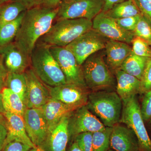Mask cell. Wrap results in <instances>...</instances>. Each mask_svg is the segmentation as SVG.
Returning a JSON list of instances; mask_svg holds the SVG:
<instances>
[{
	"label": "cell",
	"mask_w": 151,
	"mask_h": 151,
	"mask_svg": "<svg viewBox=\"0 0 151 151\" xmlns=\"http://www.w3.org/2000/svg\"><path fill=\"white\" fill-rule=\"evenodd\" d=\"M7 134V129L6 126L0 124V151L2 150L5 145Z\"/></svg>",
	"instance_id": "f35d334b"
},
{
	"label": "cell",
	"mask_w": 151,
	"mask_h": 151,
	"mask_svg": "<svg viewBox=\"0 0 151 151\" xmlns=\"http://www.w3.org/2000/svg\"><path fill=\"white\" fill-rule=\"evenodd\" d=\"M92 29V21L87 19H63L57 21L41 40L49 46L65 47Z\"/></svg>",
	"instance_id": "277c9868"
},
{
	"label": "cell",
	"mask_w": 151,
	"mask_h": 151,
	"mask_svg": "<svg viewBox=\"0 0 151 151\" xmlns=\"http://www.w3.org/2000/svg\"><path fill=\"white\" fill-rule=\"evenodd\" d=\"M132 52L139 56L151 58V46L142 39L135 36L132 41Z\"/></svg>",
	"instance_id": "f546056e"
},
{
	"label": "cell",
	"mask_w": 151,
	"mask_h": 151,
	"mask_svg": "<svg viewBox=\"0 0 151 151\" xmlns=\"http://www.w3.org/2000/svg\"><path fill=\"white\" fill-rule=\"evenodd\" d=\"M86 105L105 127H113L120 123L123 101L117 92L111 90L91 92Z\"/></svg>",
	"instance_id": "7a4b0ae2"
},
{
	"label": "cell",
	"mask_w": 151,
	"mask_h": 151,
	"mask_svg": "<svg viewBox=\"0 0 151 151\" xmlns=\"http://www.w3.org/2000/svg\"><path fill=\"white\" fill-rule=\"evenodd\" d=\"M66 151H81L78 145L75 141H73L71 143L69 147L67 149Z\"/></svg>",
	"instance_id": "b9f144b4"
},
{
	"label": "cell",
	"mask_w": 151,
	"mask_h": 151,
	"mask_svg": "<svg viewBox=\"0 0 151 151\" xmlns=\"http://www.w3.org/2000/svg\"><path fill=\"white\" fill-rule=\"evenodd\" d=\"M3 63L9 72L23 73L27 70L30 57L16 44L11 42L0 48Z\"/></svg>",
	"instance_id": "9a60e30c"
},
{
	"label": "cell",
	"mask_w": 151,
	"mask_h": 151,
	"mask_svg": "<svg viewBox=\"0 0 151 151\" xmlns=\"http://www.w3.org/2000/svg\"><path fill=\"white\" fill-rule=\"evenodd\" d=\"M107 65L115 72L132 53V47L129 44L109 39L105 45Z\"/></svg>",
	"instance_id": "d6986e66"
},
{
	"label": "cell",
	"mask_w": 151,
	"mask_h": 151,
	"mask_svg": "<svg viewBox=\"0 0 151 151\" xmlns=\"http://www.w3.org/2000/svg\"><path fill=\"white\" fill-rule=\"evenodd\" d=\"M27 84L25 105L27 108H40L51 98L48 86L37 76L32 68L24 73Z\"/></svg>",
	"instance_id": "8fae6325"
},
{
	"label": "cell",
	"mask_w": 151,
	"mask_h": 151,
	"mask_svg": "<svg viewBox=\"0 0 151 151\" xmlns=\"http://www.w3.org/2000/svg\"><path fill=\"white\" fill-rule=\"evenodd\" d=\"M0 6H1V5H0Z\"/></svg>",
	"instance_id": "816d5d0a"
},
{
	"label": "cell",
	"mask_w": 151,
	"mask_h": 151,
	"mask_svg": "<svg viewBox=\"0 0 151 151\" xmlns=\"http://www.w3.org/2000/svg\"><path fill=\"white\" fill-rule=\"evenodd\" d=\"M148 43L151 46V42H148Z\"/></svg>",
	"instance_id": "f907efd6"
},
{
	"label": "cell",
	"mask_w": 151,
	"mask_h": 151,
	"mask_svg": "<svg viewBox=\"0 0 151 151\" xmlns=\"http://www.w3.org/2000/svg\"><path fill=\"white\" fill-rule=\"evenodd\" d=\"M105 13L108 16L114 19L137 16L142 14L134 0H126L116 4Z\"/></svg>",
	"instance_id": "cb8c5ba5"
},
{
	"label": "cell",
	"mask_w": 151,
	"mask_h": 151,
	"mask_svg": "<svg viewBox=\"0 0 151 151\" xmlns=\"http://www.w3.org/2000/svg\"><path fill=\"white\" fill-rule=\"evenodd\" d=\"M58 11V7L50 8L42 5L25 11L14 42L29 56L37 40L51 27Z\"/></svg>",
	"instance_id": "6da1fadb"
},
{
	"label": "cell",
	"mask_w": 151,
	"mask_h": 151,
	"mask_svg": "<svg viewBox=\"0 0 151 151\" xmlns=\"http://www.w3.org/2000/svg\"><path fill=\"white\" fill-rule=\"evenodd\" d=\"M112 127L92 133V151H108L110 148Z\"/></svg>",
	"instance_id": "83f0119b"
},
{
	"label": "cell",
	"mask_w": 151,
	"mask_h": 151,
	"mask_svg": "<svg viewBox=\"0 0 151 151\" xmlns=\"http://www.w3.org/2000/svg\"><path fill=\"white\" fill-rule=\"evenodd\" d=\"M105 127L86 105L81 106L72 112L69 116L68 126L69 142H73L76 137L81 133H93L105 129Z\"/></svg>",
	"instance_id": "9c48e42d"
},
{
	"label": "cell",
	"mask_w": 151,
	"mask_h": 151,
	"mask_svg": "<svg viewBox=\"0 0 151 151\" xmlns=\"http://www.w3.org/2000/svg\"><path fill=\"white\" fill-rule=\"evenodd\" d=\"M110 148L116 151H140L134 133L127 126L120 123L112 127Z\"/></svg>",
	"instance_id": "e0dca14e"
},
{
	"label": "cell",
	"mask_w": 151,
	"mask_h": 151,
	"mask_svg": "<svg viewBox=\"0 0 151 151\" xmlns=\"http://www.w3.org/2000/svg\"><path fill=\"white\" fill-rule=\"evenodd\" d=\"M135 36L142 39L147 42H151V21L142 14L134 31Z\"/></svg>",
	"instance_id": "f1b7e54d"
},
{
	"label": "cell",
	"mask_w": 151,
	"mask_h": 151,
	"mask_svg": "<svg viewBox=\"0 0 151 151\" xmlns=\"http://www.w3.org/2000/svg\"><path fill=\"white\" fill-rule=\"evenodd\" d=\"M9 1L20 3L28 10L35 7L42 5L44 0H9Z\"/></svg>",
	"instance_id": "74e56055"
},
{
	"label": "cell",
	"mask_w": 151,
	"mask_h": 151,
	"mask_svg": "<svg viewBox=\"0 0 151 151\" xmlns=\"http://www.w3.org/2000/svg\"><path fill=\"white\" fill-rule=\"evenodd\" d=\"M47 86L51 98L78 108L86 105L91 92L87 87L73 84L66 83L54 87Z\"/></svg>",
	"instance_id": "5bb4252c"
},
{
	"label": "cell",
	"mask_w": 151,
	"mask_h": 151,
	"mask_svg": "<svg viewBox=\"0 0 151 151\" xmlns=\"http://www.w3.org/2000/svg\"><path fill=\"white\" fill-rule=\"evenodd\" d=\"M114 72L117 82L116 92L122 101L141 94V80L120 69Z\"/></svg>",
	"instance_id": "ffe728a7"
},
{
	"label": "cell",
	"mask_w": 151,
	"mask_h": 151,
	"mask_svg": "<svg viewBox=\"0 0 151 151\" xmlns=\"http://www.w3.org/2000/svg\"><path fill=\"white\" fill-rule=\"evenodd\" d=\"M25 11L14 20L0 26V48L11 43L13 40L15 39Z\"/></svg>",
	"instance_id": "d4e9b609"
},
{
	"label": "cell",
	"mask_w": 151,
	"mask_h": 151,
	"mask_svg": "<svg viewBox=\"0 0 151 151\" xmlns=\"http://www.w3.org/2000/svg\"><path fill=\"white\" fill-rule=\"evenodd\" d=\"M123 101L120 123L125 124L134 133L140 151H151V140L141 113L140 105L136 96Z\"/></svg>",
	"instance_id": "8992f818"
},
{
	"label": "cell",
	"mask_w": 151,
	"mask_h": 151,
	"mask_svg": "<svg viewBox=\"0 0 151 151\" xmlns=\"http://www.w3.org/2000/svg\"><path fill=\"white\" fill-rule=\"evenodd\" d=\"M81 67L86 86L92 92L111 90L116 86V79L101 53L89 57Z\"/></svg>",
	"instance_id": "5b68a950"
},
{
	"label": "cell",
	"mask_w": 151,
	"mask_h": 151,
	"mask_svg": "<svg viewBox=\"0 0 151 151\" xmlns=\"http://www.w3.org/2000/svg\"><path fill=\"white\" fill-rule=\"evenodd\" d=\"M32 68L47 86L54 87L66 84L65 75L50 50V46L41 42L36 44L30 56Z\"/></svg>",
	"instance_id": "3957f363"
},
{
	"label": "cell",
	"mask_w": 151,
	"mask_h": 151,
	"mask_svg": "<svg viewBox=\"0 0 151 151\" xmlns=\"http://www.w3.org/2000/svg\"><path fill=\"white\" fill-rule=\"evenodd\" d=\"M6 87L10 89L17 94L24 103L27 84L24 73L9 72L6 81Z\"/></svg>",
	"instance_id": "4316f807"
},
{
	"label": "cell",
	"mask_w": 151,
	"mask_h": 151,
	"mask_svg": "<svg viewBox=\"0 0 151 151\" xmlns=\"http://www.w3.org/2000/svg\"><path fill=\"white\" fill-rule=\"evenodd\" d=\"M62 1V0H44L42 6L50 8H57L58 7Z\"/></svg>",
	"instance_id": "60d3db41"
},
{
	"label": "cell",
	"mask_w": 151,
	"mask_h": 151,
	"mask_svg": "<svg viewBox=\"0 0 151 151\" xmlns=\"http://www.w3.org/2000/svg\"><path fill=\"white\" fill-rule=\"evenodd\" d=\"M142 105L141 113L145 123L151 124V89L144 93Z\"/></svg>",
	"instance_id": "4dcf8cb0"
},
{
	"label": "cell",
	"mask_w": 151,
	"mask_h": 151,
	"mask_svg": "<svg viewBox=\"0 0 151 151\" xmlns=\"http://www.w3.org/2000/svg\"><path fill=\"white\" fill-rule=\"evenodd\" d=\"M50 50L64 73L66 83L87 87L81 65L71 52L65 47L55 46H50Z\"/></svg>",
	"instance_id": "30bf717a"
},
{
	"label": "cell",
	"mask_w": 151,
	"mask_h": 151,
	"mask_svg": "<svg viewBox=\"0 0 151 151\" xmlns=\"http://www.w3.org/2000/svg\"><path fill=\"white\" fill-rule=\"evenodd\" d=\"M9 1V0H0V5Z\"/></svg>",
	"instance_id": "bcb514c9"
},
{
	"label": "cell",
	"mask_w": 151,
	"mask_h": 151,
	"mask_svg": "<svg viewBox=\"0 0 151 151\" xmlns=\"http://www.w3.org/2000/svg\"><path fill=\"white\" fill-rule=\"evenodd\" d=\"M78 108L76 106L66 105L52 98L41 108L47 121L50 131L54 129L63 117L72 113Z\"/></svg>",
	"instance_id": "44dd1931"
},
{
	"label": "cell",
	"mask_w": 151,
	"mask_h": 151,
	"mask_svg": "<svg viewBox=\"0 0 151 151\" xmlns=\"http://www.w3.org/2000/svg\"><path fill=\"white\" fill-rule=\"evenodd\" d=\"M108 151H116L114 150H113V149L110 148V149H109V150H108Z\"/></svg>",
	"instance_id": "c3c4849f"
},
{
	"label": "cell",
	"mask_w": 151,
	"mask_h": 151,
	"mask_svg": "<svg viewBox=\"0 0 151 151\" xmlns=\"http://www.w3.org/2000/svg\"><path fill=\"white\" fill-rule=\"evenodd\" d=\"M1 94L6 112L23 117L27 108L19 95L6 87L3 89Z\"/></svg>",
	"instance_id": "7402d4cb"
},
{
	"label": "cell",
	"mask_w": 151,
	"mask_h": 151,
	"mask_svg": "<svg viewBox=\"0 0 151 151\" xmlns=\"http://www.w3.org/2000/svg\"><path fill=\"white\" fill-rule=\"evenodd\" d=\"M108 39L93 28L65 47L81 65L89 57L105 48Z\"/></svg>",
	"instance_id": "ba28073f"
},
{
	"label": "cell",
	"mask_w": 151,
	"mask_h": 151,
	"mask_svg": "<svg viewBox=\"0 0 151 151\" xmlns=\"http://www.w3.org/2000/svg\"><path fill=\"white\" fill-rule=\"evenodd\" d=\"M92 28L108 39L132 43L135 37L134 32L120 27L116 20L101 12L92 21Z\"/></svg>",
	"instance_id": "4fadbf2b"
},
{
	"label": "cell",
	"mask_w": 151,
	"mask_h": 151,
	"mask_svg": "<svg viewBox=\"0 0 151 151\" xmlns=\"http://www.w3.org/2000/svg\"><path fill=\"white\" fill-rule=\"evenodd\" d=\"M142 15L115 19L119 26L122 29L128 31L134 32L138 21Z\"/></svg>",
	"instance_id": "836d02e7"
},
{
	"label": "cell",
	"mask_w": 151,
	"mask_h": 151,
	"mask_svg": "<svg viewBox=\"0 0 151 151\" xmlns=\"http://www.w3.org/2000/svg\"><path fill=\"white\" fill-rule=\"evenodd\" d=\"M143 15L151 21V0H134Z\"/></svg>",
	"instance_id": "d590c367"
},
{
	"label": "cell",
	"mask_w": 151,
	"mask_h": 151,
	"mask_svg": "<svg viewBox=\"0 0 151 151\" xmlns=\"http://www.w3.org/2000/svg\"><path fill=\"white\" fill-rule=\"evenodd\" d=\"M151 89V58H148L141 80V94Z\"/></svg>",
	"instance_id": "d6a6232c"
},
{
	"label": "cell",
	"mask_w": 151,
	"mask_h": 151,
	"mask_svg": "<svg viewBox=\"0 0 151 151\" xmlns=\"http://www.w3.org/2000/svg\"><path fill=\"white\" fill-rule=\"evenodd\" d=\"M3 115L6 119V127L8 131L5 144L16 141L27 145L31 148L37 147L28 136L22 117L7 112Z\"/></svg>",
	"instance_id": "ac0fdd59"
},
{
	"label": "cell",
	"mask_w": 151,
	"mask_h": 151,
	"mask_svg": "<svg viewBox=\"0 0 151 151\" xmlns=\"http://www.w3.org/2000/svg\"><path fill=\"white\" fill-rule=\"evenodd\" d=\"M31 148L24 143L13 141L5 144L2 151H29Z\"/></svg>",
	"instance_id": "e575fe53"
},
{
	"label": "cell",
	"mask_w": 151,
	"mask_h": 151,
	"mask_svg": "<svg viewBox=\"0 0 151 151\" xmlns=\"http://www.w3.org/2000/svg\"><path fill=\"white\" fill-rule=\"evenodd\" d=\"M148 58L137 55L132 52L123 63L120 69L141 81Z\"/></svg>",
	"instance_id": "603a6c76"
},
{
	"label": "cell",
	"mask_w": 151,
	"mask_h": 151,
	"mask_svg": "<svg viewBox=\"0 0 151 151\" xmlns=\"http://www.w3.org/2000/svg\"><path fill=\"white\" fill-rule=\"evenodd\" d=\"M2 57V56H1V50H0V58H1Z\"/></svg>",
	"instance_id": "681fc988"
},
{
	"label": "cell",
	"mask_w": 151,
	"mask_h": 151,
	"mask_svg": "<svg viewBox=\"0 0 151 151\" xmlns=\"http://www.w3.org/2000/svg\"><path fill=\"white\" fill-rule=\"evenodd\" d=\"M73 141L81 151H92V133L85 132L77 135Z\"/></svg>",
	"instance_id": "1f68e13d"
},
{
	"label": "cell",
	"mask_w": 151,
	"mask_h": 151,
	"mask_svg": "<svg viewBox=\"0 0 151 151\" xmlns=\"http://www.w3.org/2000/svg\"><path fill=\"white\" fill-rule=\"evenodd\" d=\"M70 114L63 117L56 127L50 131L43 142L38 147L42 151H66L69 142L68 126Z\"/></svg>",
	"instance_id": "2e32d148"
},
{
	"label": "cell",
	"mask_w": 151,
	"mask_h": 151,
	"mask_svg": "<svg viewBox=\"0 0 151 151\" xmlns=\"http://www.w3.org/2000/svg\"><path fill=\"white\" fill-rule=\"evenodd\" d=\"M103 0H72L62 1L58 6L57 21L63 19H85L92 21L101 12Z\"/></svg>",
	"instance_id": "52a82bcc"
},
{
	"label": "cell",
	"mask_w": 151,
	"mask_h": 151,
	"mask_svg": "<svg viewBox=\"0 0 151 151\" xmlns=\"http://www.w3.org/2000/svg\"><path fill=\"white\" fill-rule=\"evenodd\" d=\"M23 118L26 131L30 139L37 147H40L50 132L42 109L27 108Z\"/></svg>",
	"instance_id": "7c38bea8"
},
{
	"label": "cell",
	"mask_w": 151,
	"mask_h": 151,
	"mask_svg": "<svg viewBox=\"0 0 151 151\" xmlns=\"http://www.w3.org/2000/svg\"><path fill=\"white\" fill-rule=\"evenodd\" d=\"M0 124H2L6 127V120L3 114H0Z\"/></svg>",
	"instance_id": "ee69618b"
},
{
	"label": "cell",
	"mask_w": 151,
	"mask_h": 151,
	"mask_svg": "<svg viewBox=\"0 0 151 151\" xmlns=\"http://www.w3.org/2000/svg\"><path fill=\"white\" fill-rule=\"evenodd\" d=\"M4 108L3 106L2 101V96L1 93L0 94V114H4L5 113Z\"/></svg>",
	"instance_id": "7bdbcfd3"
},
{
	"label": "cell",
	"mask_w": 151,
	"mask_h": 151,
	"mask_svg": "<svg viewBox=\"0 0 151 151\" xmlns=\"http://www.w3.org/2000/svg\"><path fill=\"white\" fill-rule=\"evenodd\" d=\"M29 151H42V150L40 148L37 147V148H31Z\"/></svg>",
	"instance_id": "f6af8a7d"
},
{
	"label": "cell",
	"mask_w": 151,
	"mask_h": 151,
	"mask_svg": "<svg viewBox=\"0 0 151 151\" xmlns=\"http://www.w3.org/2000/svg\"><path fill=\"white\" fill-rule=\"evenodd\" d=\"M27 10L20 3L9 1L0 6V26L13 21Z\"/></svg>",
	"instance_id": "484cf974"
},
{
	"label": "cell",
	"mask_w": 151,
	"mask_h": 151,
	"mask_svg": "<svg viewBox=\"0 0 151 151\" xmlns=\"http://www.w3.org/2000/svg\"><path fill=\"white\" fill-rule=\"evenodd\" d=\"M9 71L6 68L3 63L2 58H0V94L6 87V81Z\"/></svg>",
	"instance_id": "8d00e7d4"
},
{
	"label": "cell",
	"mask_w": 151,
	"mask_h": 151,
	"mask_svg": "<svg viewBox=\"0 0 151 151\" xmlns=\"http://www.w3.org/2000/svg\"><path fill=\"white\" fill-rule=\"evenodd\" d=\"M72 1V0H62V1Z\"/></svg>",
	"instance_id": "7dc6e473"
},
{
	"label": "cell",
	"mask_w": 151,
	"mask_h": 151,
	"mask_svg": "<svg viewBox=\"0 0 151 151\" xmlns=\"http://www.w3.org/2000/svg\"><path fill=\"white\" fill-rule=\"evenodd\" d=\"M126 0H103V7L102 12H106L119 3L122 2Z\"/></svg>",
	"instance_id": "ab89813d"
}]
</instances>
